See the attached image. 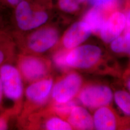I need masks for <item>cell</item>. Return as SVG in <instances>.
I'll use <instances>...</instances> for the list:
<instances>
[{
    "mask_svg": "<svg viewBox=\"0 0 130 130\" xmlns=\"http://www.w3.org/2000/svg\"><path fill=\"white\" fill-rule=\"evenodd\" d=\"M17 48L11 32L0 29V66L11 60Z\"/></svg>",
    "mask_w": 130,
    "mask_h": 130,
    "instance_id": "4fadbf2b",
    "label": "cell"
},
{
    "mask_svg": "<svg viewBox=\"0 0 130 130\" xmlns=\"http://www.w3.org/2000/svg\"><path fill=\"white\" fill-rule=\"evenodd\" d=\"M42 128L47 130H70L72 127L68 121H66L59 116L49 117L43 121Z\"/></svg>",
    "mask_w": 130,
    "mask_h": 130,
    "instance_id": "2e32d148",
    "label": "cell"
},
{
    "mask_svg": "<svg viewBox=\"0 0 130 130\" xmlns=\"http://www.w3.org/2000/svg\"><path fill=\"white\" fill-rule=\"evenodd\" d=\"M0 78L2 84L4 98L11 101V108L15 115L21 111L24 98V79L19 68L10 62L0 66Z\"/></svg>",
    "mask_w": 130,
    "mask_h": 130,
    "instance_id": "3957f363",
    "label": "cell"
},
{
    "mask_svg": "<svg viewBox=\"0 0 130 130\" xmlns=\"http://www.w3.org/2000/svg\"><path fill=\"white\" fill-rule=\"evenodd\" d=\"M70 1L73 2L75 4L79 5L80 4L84 3V2H85L86 0H70Z\"/></svg>",
    "mask_w": 130,
    "mask_h": 130,
    "instance_id": "cb8c5ba5",
    "label": "cell"
},
{
    "mask_svg": "<svg viewBox=\"0 0 130 130\" xmlns=\"http://www.w3.org/2000/svg\"><path fill=\"white\" fill-rule=\"evenodd\" d=\"M128 17L130 19V13H129V15H128Z\"/></svg>",
    "mask_w": 130,
    "mask_h": 130,
    "instance_id": "4316f807",
    "label": "cell"
},
{
    "mask_svg": "<svg viewBox=\"0 0 130 130\" xmlns=\"http://www.w3.org/2000/svg\"><path fill=\"white\" fill-rule=\"evenodd\" d=\"M88 24L85 21H79L73 24L63 37L62 43L66 49L69 50L85 41L92 32Z\"/></svg>",
    "mask_w": 130,
    "mask_h": 130,
    "instance_id": "9c48e42d",
    "label": "cell"
},
{
    "mask_svg": "<svg viewBox=\"0 0 130 130\" xmlns=\"http://www.w3.org/2000/svg\"><path fill=\"white\" fill-rule=\"evenodd\" d=\"M68 121L77 130H92L94 128L93 117L83 107L75 106L68 116Z\"/></svg>",
    "mask_w": 130,
    "mask_h": 130,
    "instance_id": "7c38bea8",
    "label": "cell"
},
{
    "mask_svg": "<svg viewBox=\"0 0 130 130\" xmlns=\"http://www.w3.org/2000/svg\"><path fill=\"white\" fill-rule=\"evenodd\" d=\"M11 32L21 53L35 55L45 53L56 46L60 36L56 27L45 25L26 32Z\"/></svg>",
    "mask_w": 130,
    "mask_h": 130,
    "instance_id": "7a4b0ae2",
    "label": "cell"
},
{
    "mask_svg": "<svg viewBox=\"0 0 130 130\" xmlns=\"http://www.w3.org/2000/svg\"><path fill=\"white\" fill-rule=\"evenodd\" d=\"M101 56L102 51L99 47L90 44L84 45L68 51L66 62L69 68L87 69L96 65Z\"/></svg>",
    "mask_w": 130,
    "mask_h": 130,
    "instance_id": "8992f818",
    "label": "cell"
},
{
    "mask_svg": "<svg viewBox=\"0 0 130 130\" xmlns=\"http://www.w3.org/2000/svg\"><path fill=\"white\" fill-rule=\"evenodd\" d=\"M114 98L117 106L124 114L130 117V93L123 90L117 91Z\"/></svg>",
    "mask_w": 130,
    "mask_h": 130,
    "instance_id": "e0dca14e",
    "label": "cell"
},
{
    "mask_svg": "<svg viewBox=\"0 0 130 130\" xmlns=\"http://www.w3.org/2000/svg\"><path fill=\"white\" fill-rule=\"evenodd\" d=\"M112 51L116 53H125L130 55V32L126 31L111 42Z\"/></svg>",
    "mask_w": 130,
    "mask_h": 130,
    "instance_id": "9a60e30c",
    "label": "cell"
},
{
    "mask_svg": "<svg viewBox=\"0 0 130 130\" xmlns=\"http://www.w3.org/2000/svg\"><path fill=\"white\" fill-rule=\"evenodd\" d=\"M83 79L76 72H70L54 84L51 93L54 103H64L72 100L79 93Z\"/></svg>",
    "mask_w": 130,
    "mask_h": 130,
    "instance_id": "52a82bcc",
    "label": "cell"
},
{
    "mask_svg": "<svg viewBox=\"0 0 130 130\" xmlns=\"http://www.w3.org/2000/svg\"><path fill=\"white\" fill-rule=\"evenodd\" d=\"M18 68L24 82L28 84L48 77L50 64L40 56L21 53L19 56Z\"/></svg>",
    "mask_w": 130,
    "mask_h": 130,
    "instance_id": "5b68a950",
    "label": "cell"
},
{
    "mask_svg": "<svg viewBox=\"0 0 130 130\" xmlns=\"http://www.w3.org/2000/svg\"><path fill=\"white\" fill-rule=\"evenodd\" d=\"M113 94L111 89L103 85H90L82 89L78 99L84 107L98 109L107 106L112 100Z\"/></svg>",
    "mask_w": 130,
    "mask_h": 130,
    "instance_id": "ba28073f",
    "label": "cell"
},
{
    "mask_svg": "<svg viewBox=\"0 0 130 130\" xmlns=\"http://www.w3.org/2000/svg\"><path fill=\"white\" fill-rule=\"evenodd\" d=\"M68 50H59L55 53L53 57V60L55 66L62 70H67L69 67L67 64L66 56Z\"/></svg>",
    "mask_w": 130,
    "mask_h": 130,
    "instance_id": "d6986e66",
    "label": "cell"
},
{
    "mask_svg": "<svg viewBox=\"0 0 130 130\" xmlns=\"http://www.w3.org/2000/svg\"><path fill=\"white\" fill-rule=\"evenodd\" d=\"M84 21L88 24L92 31L94 33L100 32L105 21L100 9L95 7L86 14Z\"/></svg>",
    "mask_w": 130,
    "mask_h": 130,
    "instance_id": "5bb4252c",
    "label": "cell"
},
{
    "mask_svg": "<svg viewBox=\"0 0 130 130\" xmlns=\"http://www.w3.org/2000/svg\"><path fill=\"white\" fill-rule=\"evenodd\" d=\"M93 121L94 128L96 130H114L117 127L116 115L107 106L96 109L93 115Z\"/></svg>",
    "mask_w": 130,
    "mask_h": 130,
    "instance_id": "8fae6325",
    "label": "cell"
},
{
    "mask_svg": "<svg viewBox=\"0 0 130 130\" xmlns=\"http://www.w3.org/2000/svg\"><path fill=\"white\" fill-rule=\"evenodd\" d=\"M50 7V0H23L12 10V31L26 32L45 25Z\"/></svg>",
    "mask_w": 130,
    "mask_h": 130,
    "instance_id": "6da1fadb",
    "label": "cell"
},
{
    "mask_svg": "<svg viewBox=\"0 0 130 130\" xmlns=\"http://www.w3.org/2000/svg\"><path fill=\"white\" fill-rule=\"evenodd\" d=\"M89 1L95 7L101 9L111 5L114 0H89Z\"/></svg>",
    "mask_w": 130,
    "mask_h": 130,
    "instance_id": "44dd1931",
    "label": "cell"
},
{
    "mask_svg": "<svg viewBox=\"0 0 130 130\" xmlns=\"http://www.w3.org/2000/svg\"><path fill=\"white\" fill-rule=\"evenodd\" d=\"M127 17L121 12H116L105 20L99 34L103 41L106 43L112 42L121 35L125 28Z\"/></svg>",
    "mask_w": 130,
    "mask_h": 130,
    "instance_id": "30bf717a",
    "label": "cell"
},
{
    "mask_svg": "<svg viewBox=\"0 0 130 130\" xmlns=\"http://www.w3.org/2000/svg\"><path fill=\"white\" fill-rule=\"evenodd\" d=\"M54 84V80L50 77L29 84L25 89V101L20 113L21 120H27L35 109L46 103L51 95Z\"/></svg>",
    "mask_w": 130,
    "mask_h": 130,
    "instance_id": "277c9868",
    "label": "cell"
},
{
    "mask_svg": "<svg viewBox=\"0 0 130 130\" xmlns=\"http://www.w3.org/2000/svg\"><path fill=\"white\" fill-rule=\"evenodd\" d=\"M4 9V7H3L1 3V2H0V22H1L2 21V15H1V13H2V10Z\"/></svg>",
    "mask_w": 130,
    "mask_h": 130,
    "instance_id": "d4e9b609",
    "label": "cell"
},
{
    "mask_svg": "<svg viewBox=\"0 0 130 130\" xmlns=\"http://www.w3.org/2000/svg\"><path fill=\"white\" fill-rule=\"evenodd\" d=\"M23 0H0L1 3L4 8L13 10Z\"/></svg>",
    "mask_w": 130,
    "mask_h": 130,
    "instance_id": "7402d4cb",
    "label": "cell"
},
{
    "mask_svg": "<svg viewBox=\"0 0 130 130\" xmlns=\"http://www.w3.org/2000/svg\"><path fill=\"white\" fill-rule=\"evenodd\" d=\"M15 116L11 109L0 112V130H7L9 126L10 118Z\"/></svg>",
    "mask_w": 130,
    "mask_h": 130,
    "instance_id": "ffe728a7",
    "label": "cell"
},
{
    "mask_svg": "<svg viewBox=\"0 0 130 130\" xmlns=\"http://www.w3.org/2000/svg\"><path fill=\"white\" fill-rule=\"evenodd\" d=\"M125 29L126 31L130 32V19L128 17H127Z\"/></svg>",
    "mask_w": 130,
    "mask_h": 130,
    "instance_id": "603a6c76",
    "label": "cell"
},
{
    "mask_svg": "<svg viewBox=\"0 0 130 130\" xmlns=\"http://www.w3.org/2000/svg\"><path fill=\"white\" fill-rule=\"evenodd\" d=\"M75 106H76V104L73 100L64 103H53L51 110L57 116L63 118L69 116Z\"/></svg>",
    "mask_w": 130,
    "mask_h": 130,
    "instance_id": "ac0fdd59",
    "label": "cell"
},
{
    "mask_svg": "<svg viewBox=\"0 0 130 130\" xmlns=\"http://www.w3.org/2000/svg\"><path fill=\"white\" fill-rule=\"evenodd\" d=\"M127 87L130 93V79H128V80L127 81Z\"/></svg>",
    "mask_w": 130,
    "mask_h": 130,
    "instance_id": "484cf974",
    "label": "cell"
}]
</instances>
